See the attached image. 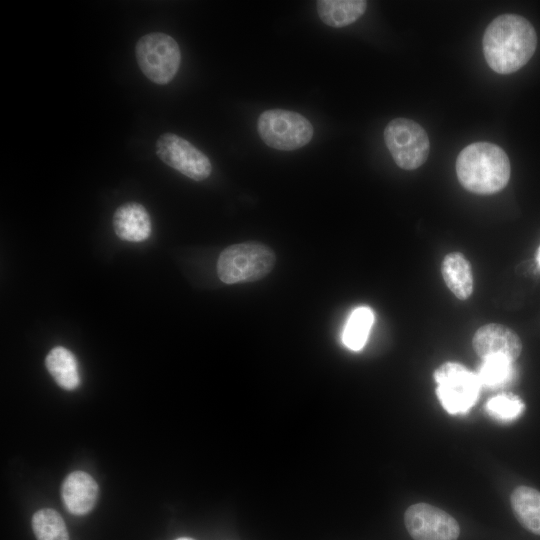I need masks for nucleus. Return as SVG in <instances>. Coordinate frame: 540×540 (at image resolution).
Listing matches in <instances>:
<instances>
[{
    "label": "nucleus",
    "mask_w": 540,
    "mask_h": 540,
    "mask_svg": "<svg viewBox=\"0 0 540 540\" xmlns=\"http://www.w3.org/2000/svg\"><path fill=\"white\" fill-rule=\"evenodd\" d=\"M99 495L96 481L84 471H73L64 479L61 496L66 509L73 515L88 514L95 507Z\"/></svg>",
    "instance_id": "nucleus-11"
},
{
    "label": "nucleus",
    "mask_w": 540,
    "mask_h": 540,
    "mask_svg": "<svg viewBox=\"0 0 540 540\" xmlns=\"http://www.w3.org/2000/svg\"><path fill=\"white\" fill-rule=\"evenodd\" d=\"M476 375L481 386L500 388L509 384L515 375L514 362L503 355L482 359Z\"/></svg>",
    "instance_id": "nucleus-18"
},
{
    "label": "nucleus",
    "mask_w": 540,
    "mask_h": 540,
    "mask_svg": "<svg viewBox=\"0 0 540 540\" xmlns=\"http://www.w3.org/2000/svg\"><path fill=\"white\" fill-rule=\"evenodd\" d=\"M45 365L56 383L65 390H74L80 384L78 364L71 351L56 346L50 350L45 359Z\"/></svg>",
    "instance_id": "nucleus-16"
},
{
    "label": "nucleus",
    "mask_w": 540,
    "mask_h": 540,
    "mask_svg": "<svg viewBox=\"0 0 540 540\" xmlns=\"http://www.w3.org/2000/svg\"><path fill=\"white\" fill-rule=\"evenodd\" d=\"M441 272L447 287L460 300L467 299L473 291V277L469 262L458 253L445 256Z\"/></svg>",
    "instance_id": "nucleus-15"
},
{
    "label": "nucleus",
    "mask_w": 540,
    "mask_h": 540,
    "mask_svg": "<svg viewBox=\"0 0 540 540\" xmlns=\"http://www.w3.org/2000/svg\"><path fill=\"white\" fill-rule=\"evenodd\" d=\"M137 63L143 74L156 84H167L176 75L181 52L171 36L153 32L142 36L136 43Z\"/></svg>",
    "instance_id": "nucleus-5"
},
{
    "label": "nucleus",
    "mask_w": 540,
    "mask_h": 540,
    "mask_svg": "<svg viewBox=\"0 0 540 540\" xmlns=\"http://www.w3.org/2000/svg\"><path fill=\"white\" fill-rule=\"evenodd\" d=\"M436 394L450 414H464L475 404L481 384L476 373L457 362H446L434 371Z\"/></svg>",
    "instance_id": "nucleus-6"
},
{
    "label": "nucleus",
    "mask_w": 540,
    "mask_h": 540,
    "mask_svg": "<svg viewBox=\"0 0 540 540\" xmlns=\"http://www.w3.org/2000/svg\"><path fill=\"white\" fill-rule=\"evenodd\" d=\"M32 529L37 540H70L63 518L51 508L40 509L33 514Z\"/></svg>",
    "instance_id": "nucleus-19"
},
{
    "label": "nucleus",
    "mask_w": 540,
    "mask_h": 540,
    "mask_svg": "<svg viewBox=\"0 0 540 540\" xmlns=\"http://www.w3.org/2000/svg\"><path fill=\"white\" fill-rule=\"evenodd\" d=\"M485 60L499 74H511L528 63L537 47L533 25L517 14H502L487 26L482 40Z\"/></svg>",
    "instance_id": "nucleus-1"
},
{
    "label": "nucleus",
    "mask_w": 540,
    "mask_h": 540,
    "mask_svg": "<svg viewBox=\"0 0 540 540\" xmlns=\"http://www.w3.org/2000/svg\"><path fill=\"white\" fill-rule=\"evenodd\" d=\"M156 153L166 165L194 181L205 180L212 172L209 158L174 133H164L158 138Z\"/></svg>",
    "instance_id": "nucleus-8"
},
{
    "label": "nucleus",
    "mask_w": 540,
    "mask_h": 540,
    "mask_svg": "<svg viewBox=\"0 0 540 540\" xmlns=\"http://www.w3.org/2000/svg\"><path fill=\"white\" fill-rule=\"evenodd\" d=\"M536 260H537V263L540 265V247L537 250Z\"/></svg>",
    "instance_id": "nucleus-21"
},
{
    "label": "nucleus",
    "mask_w": 540,
    "mask_h": 540,
    "mask_svg": "<svg viewBox=\"0 0 540 540\" xmlns=\"http://www.w3.org/2000/svg\"><path fill=\"white\" fill-rule=\"evenodd\" d=\"M373 323L374 313L369 307L355 308L343 329V344L353 351L361 350L366 344Z\"/></svg>",
    "instance_id": "nucleus-17"
},
{
    "label": "nucleus",
    "mask_w": 540,
    "mask_h": 540,
    "mask_svg": "<svg viewBox=\"0 0 540 540\" xmlns=\"http://www.w3.org/2000/svg\"><path fill=\"white\" fill-rule=\"evenodd\" d=\"M113 227L120 239L141 242L150 236L151 220L144 206L136 202H128L115 211Z\"/></svg>",
    "instance_id": "nucleus-12"
},
{
    "label": "nucleus",
    "mask_w": 540,
    "mask_h": 540,
    "mask_svg": "<svg viewBox=\"0 0 540 540\" xmlns=\"http://www.w3.org/2000/svg\"><path fill=\"white\" fill-rule=\"evenodd\" d=\"M384 142L397 166L404 170L420 167L429 156V137L423 127L411 119L390 121L384 129Z\"/></svg>",
    "instance_id": "nucleus-7"
},
{
    "label": "nucleus",
    "mask_w": 540,
    "mask_h": 540,
    "mask_svg": "<svg viewBox=\"0 0 540 540\" xmlns=\"http://www.w3.org/2000/svg\"><path fill=\"white\" fill-rule=\"evenodd\" d=\"M257 130L267 146L282 151L299 149L313 137V126L309 120L284 109L264 111L258 118Z\"/></svg>",
    "instance_id": "nucleus-4"
},
{
    "label": "nucleus",
    "mask_w": 540,
    "mask_h": 540,
    "mask_svg": "<svg viewBox=\"0 0 540 540\" xmlns=\"http://www.w3.org/2000/svg\"><path fill=\"white\" fill-rule=\"evenodd\" d=\"M455 169L460 184L480 195L501 191L511 174L505 151L489 142H475L463 148L457 156Z\"/></svg>",
    "instance_id": "nucleus-2"
},
{
    "label": "nucleus",
    "mask_w": 540,
    "mask_h": 540,
    "mask_svg": "<svg viewBox=\"0 0 540 540\" xmlns=\"http://www.w3.org/2000/svg\"><path fill=\"white\" fill-rule=\"evenodd\" d=\"M487 413L500 421H512L524 410L522 400L512 393H502L490 398L486 403Z\"/></svg>",
    "instance_id": "nucleus-20"
},
{
    "label": "nucleus",
    "mask_w": 540,
    "mask_h": 540,
    "mask_svg": "<svg viewBox=\"0 0 540 540\" xmlns=\"http://www.w3.org/2000/svg\"><path fill=\"white\" fill-rule=\"evenodd\" d=\"M404 522L414 540H457L460 534L459 524L450 514L427 503L411 505Z\"/></svg>",
    "instance_id": "nucleus-9"
},
{
    "label": "nucleus",
    "mask_w": 540,
    "mask_h": 540,
    "mask_svg": "<svg viewBox=\"0 0 540 540\" xmlns=\"http://www.w3.org/2000/svg\"><path fill=\"white\" fill-rule=\"evenodd\" d=\"M472 346L482 359L503 355L514 362L522 351L519 336L512 329L495 323L480 327L473 336Z\"/></svg>",
    "instance_id": "nucleus-10"
},
{
    "label": "nucleus",
    "mask_w": 540,
    "mask_h": 540,
    "mask_svg": "<svg viewBox=\"0 0 540 540\" xmlns=\"http://www.w3.org/2000/svg\"><path fill=\"white\" fill-rule=\"evenodd\" d=\"M275 262V253L269 246L248 241L230 245L220 253L217 273L225 284L253 282L268 275Z\"/></svg>",
    "instance_id": "nucleus-3"
},
{
    "label": "nucleus",
    "mask_w": 540,
    "mask_h": 540,
    "mask_svg": "<svg viewBox=\"0 0 540 540\" xmlns=\"http://www.w3.org/2000/svg\"><path fill=\"white\" fill-rule=\"evenodd\" d=\"M176 540H194V539L188 538V537H181V538H178Z\"/></svg>",
    "instance_id": "nucleus-22"
},
{
    "label": "nucleus",
    "mask_w": 540,
    "mask_h": 540,
    "mask_svg": "<svg viewBox=\"0 0 540 540\" xmlns=\"http://www.w3.org/2000/svg\"><path fill=\"white\" fill-rule=\"evenodd\" d=\"M510 502L519 523L540 536V492L532 487L518 486L511 493Z\"/></svg>",
    "instance_id": "nucleus-14"
},
{
    "label": "nucleus",
    "mask_w": 540,
    "mask_h": 540,
    "mask_svg": "<svg viewBox=\"0 0 540 540\" xmlns=\"http://www.w3.org/2000/svg\"><path fill=\"white\" fill-rule=\"evenodd\" d=\"M364 0H319L317 13L321 21L334 28H342L357 21L366 11Z\"/></svg>",
    "instance_id": "nucleus-13"
}]
</instances>
